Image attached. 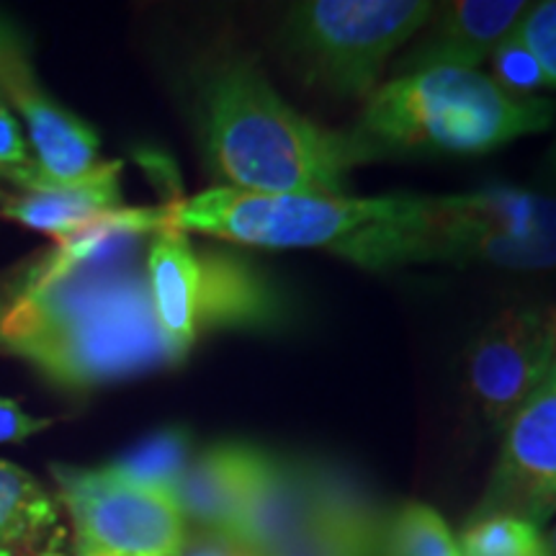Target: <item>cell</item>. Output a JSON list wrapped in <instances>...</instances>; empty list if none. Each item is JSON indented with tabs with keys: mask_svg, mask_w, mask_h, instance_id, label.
<instances>
[{
	"mask_svg": "<svg viewBox=\"0 0 556 556\" xmlns=\"http://www.w3.org/2000/svg\"><path fill=\"white\" fill-rule=\"evenodd\" d=\"M163 227L168 206H122L21 270L0 294V353L70 389L178 364L148 276Z\"/></svg>",
	"mask_w": 556,
	"mask_h": 556,
	"instance_id": "1",
	"label": "cell"
},
{
	"mask_svg": "<svg viewBox=\"0 0 556 556\" xmlns=\"http://www.w3.org/2000/svg\"><path fill=\"white\" fill-rule=\"evenodd\" d=\"M199 119L206 157L232 189L345 197L348 173L374 160L356 135L319 127L289 106L250 60L208 70Z\"/></svg>",
	"mask_w": 556,
	"mask_h": 556,
	"instance_id": "2",
	"label": "cell"
},
{
	"mask_svg": "<svg viewBox=\"0 0 556 556\" xmlns=\"http://www.w3.org/2000/svg\"><path fill=\"white\" fill-rule=\"evenodd\" d=\"M332 253L371 270L407 263L556 268V197L516 186L458 197H392L384 217Z\"/></svg>",
	"mask_w": 556,
	"mask_h": 556,
	"instance_id": "3",
	"label": "cell"
},
{
	"mask_svg": "<svg viewBox=\"0 0 556 556\" xmlns=\"http://www.w3.org/2000/svg\"><path fill=\"white\" fill-rule=\"evenodd\" d=\"M548 99H516L479 70L426 67L368 96L353 135L374 157L389 152L475 157L554 124Z\"/></svg>",
	"mask_w": 556,
	"mask_h": 556,
	"instance_id": "4",
	"label": "cell"
},
{
	"mask_svg": "<svg viewBox=\"0 0 556 556\" xmlns=\"http://www.w3.org/2000/svg\"><path fill=\"white\" fill-rule=\"evenodd\" d=\"M428 0H307L289 11L281 45L309 86L338 99L377 90L387 60L426 29Z\"/></svg>",
	"mask_w": 556,
	"mask_h": 556,
	"instance_id": "5",
	"label": "cell"
},
{
	"mask_svg": "<svg viewBox=\"0 0 556 556\" xmlns=\"http://www.w3.org/2000/svg\"><path fill=\"white\" fill-rule=\"evenodd\" d=\"M168 227L270 250H336L371 222L384 217L392 199L304 197L214 186L197 197L170 201Z\"/></svg>",
	"mask_w": 556,
	"mask_h": 556,
	"instance_id": "6",
	"label": "cell"
},
{
	"mask_svg": "<svg viewBox=\"0 0 556 556\" xmlns=\"http://www.w3.org/2000/svg\"><path fill=\"white\" fill-rule=\"evenodd\" d=\"M52 477L78 556H176L189 539L173 492L139 484L111 464L99 469L54 464Z\"/></svg>",
	"mask_w": 556,
	"mask_h": 556,
	"instance_id": "7",
	"label": "cell"
},
{
	"mask_svg": "<svg viewBox=\"0 0 556 556\" xmlns=\"http://www.w3.org/2000/svg\"><path fill=\"white\" fill-rule=\"evenodd\" d=\"M0 99H9L29 129L34 160L5 168L3 180L21 191H41L73 184L99 168V137L54 103L39 86L24 47L9 26L0 24Z\"/></svg>",
	"mask_w": 556,
	"mask_h": 556,
	"instance_id": "8",
	"label": "cell"
},
{
	"mask_svg": "<svg viewBox=\"0 0 556 556\" xmlns=\"http://www.w3.org/2000/svg\"><path fill=\"white\" fill-rule=\"evenodd\" d=\"M556 368V307L507 309L471 343L467 384L490 422L505 420Z\"/></svg>",
	"mask_w": 556,
	"mask_h": 556,
	"instance_id": "9",
	"label": "cell"
},
{
	"mask_svg": "<svg viewBox=\"0 0 556 556\" xmlns=\"http://www.w3.org/2000/svg\"><path fill=\"white\" fill-rule=\"evenodd\" d=\"M503 428V448L479 516L510 513L541 526L556 510V368Z\"/></svg>",
	"mask_w": 556,
	"mask_h": 556,
	"instance_id": "10",
	"label": "cell"
},
{
	"mask_svg": "<svg viewBox=\"0 0 556 556\" xmlns=\"http://www.w3.org/2000/svg\"><path fill=\"white\" fill-rule=\"evenodd\" d=\"M268 456L270 451L250 443H217L191 458L173 490L189 531L232 539Z\"/></svg>",
	"mask_w": 556,
	"mask_h": 556,
	"instance_id": "11",
	"label": "cell"
},
{
	"mask_svg": "<svg viewBox=\"0 0 556 556\" xmlns=\"http://www.w3.org/2000/svg\"><path fill=\"white\" fill-rule=\"evenodd\" d=\"M531 5L523 0H456L433 11V26L402 65V75L426 67L479 70L507 37H513Z\"/></svg>",
	"mask_w": 556,
	"mask_h": 556,
	"instance_id": "12",
	"label": "cell"
},
{
	"mask_svg": "<svg viewBox=\"0 0 556 556\" xmlns=\"http://www.w3.org/2000/svg\"><path fill=\"white\" fill-rule=\"evenodd\" d=\"M199 330H274L289 319V304L276 283L253 263L232 253H201Z\"/></svg>",
	"mask_w": 556,
	"mask_h": 556,
	"instance_id": "13",
	"label": "cell"
},
{
	"mask_svg": "<svg viewBox=\"0 0 556 556\" xmlns=\"http://www.w3.org/2000/svg\"><path fill=\"white\" fill-rule=\"evenodd\" d=\"M122 163H99L73 184L41 191H21L0 199V214L18 225L37 229L58 242L75 238L103 214L122 208Z\"/></svg>",
	"mask_w": 556,
	"mask_h": 556,
	"instance_id": "14",
	"label": "cell"
},
{
	"mask_svg": "<svg viewBox=\"0 0 556 556\" xmlns=\"http://www.w3.org/2000/svg\"><path fill=\"white\" fill-rule=\"evenodd\" d=\"M148 276L157 325L178 361L189 356L191 345L201 336V253L191 245L189 235L163 227L152 235L148 248Z\"/></svg>",
	"mask_w": 556,
	"mask_h": 556,
	"instance_id": "15",
	"label": "cell"
},
{
	"mask_svg": "<svg viewBox=\"0 0 556 556\" xmlns=\"http://www.w3.org/2000/svg\"><path fill=\"white\" fill-rule=\"evenodd\" d=\"M315 520L307 462L268 456L266 469L235 526L232 539L263 556Z\"/></svg>",
	"mask_w": 556,
	"mask_h": 556,
	"instance_id": "16",
	"label": "cell"
},
{
	"mask_svg": "<svg viewBox=\"0 0 556 556\" xmlns=\"http://www.w3.org/2000/svg\"><path fill=\"white\" fill-rule=\"evenodd\" d=\"M54 523L58 507L39 479L0 458V554L34 546Z\"/></svg>",
	"mask_w": 556,
	"mask_h": 556,
	"instance_id": "17",
	"label": "cell"
},
{
	"mask_svg": "<svg viewBox=\"0 0 556 556\" xmlns=\"http://www.w3.org/2000/svg\"><path fill=\"white\" fill-rule=\"evenodd\" d=\"M381 556H462V546L441 513L407 503L387 518Z\"/></svg>",
	"mask_w": 556,
	"mask_h": 556,
	"instance_id": "18",
	"label": "cell"
},
{
	"mask_svg": "<svg viewBox=\"0 0 556 556\" xmlns=\"http://www.w3.org/2000/svg\"><path fill=\"white\" fill-rule=\"evenodd\" d=\"M191 464V438L186 430L168 428L150 435L148 441L131 448L127 456L114 462L119 475L135 479L139 484L157 486V490H176L178 479L184 477L186 467Z\"/></svg>",
	"mask_w": 556,
	"mask_h": 556,
	"instance_id": "19",
	"label": "cell"
},
{
	"mask_svg": "<svg viewBox=\"0 0 556 556\" xmlns=\"http://www.w3.org/2000/svg\"><path fill=\"white\" fill-rule=\"evenodd\" d=\"M462 556H546L544 531L510 513L477 516L458 539Z\"/></svg>",
	"mask_w": 556,
	"mask_h": 556,
	"instance_id": "20",
	"label": "cell"
},
{
	"mask_svg": "<svg viewBox=\"0 0 556 556\" xmlns=\"http://www.w3.org/2000/svg\"><path fill=\"white\" fill-rule=\"evenodd\" d=\"M490 65V78L516 99H541L539 90L548 88L544 67H541L536 54L528 50L526 41L518 37V29L492 52Z\"/></svg>",
	"mask_w": 556,
	"mask_h": 556,
	"instance_id": "21",
	"label": "cell"
},
{
	"mask_svg": "<svg viewBox=\"0 0 556 556\" xmlns=\"http://www.w3.org/2000/svg\"><path fill=\"white\" fill-rule=\"evenodd\" d=\"M518 37L536 54L546 73L548 88H556V0L531 5L526 18L520 21Z\"/></svg>",
	"mask_w": 556,
	"mask_h": 556,
	"instance_id": "22",
	"label": "cell"
},
{
	"mask_svg": "<svg viewBox=\"0 0 556 556\" xmlns=\"http://www.w3.org/2000/svg\"><path fill=\"white\" fill-rule=\"evenodd\" d=\"M263 556H371L364 548H358L351 541L332 533L330 528L309 523L307 528L294 533V536L283 541L266 552Z\"/></svg>",
	"mask_w": 556,
	"mask_h": 556,
	"instance_id": "23",
	"label": "cell"
},
{
	"mask_svg": "<svg viewBox=\"0 0 556 556\" xmlns=\"http://www.w3.org/2000/svg\"><path fill=\"white\" fill-rule=\"evenodd\" d=\"M47 426H50V420L29 415L13 400L0 397V446H3V443L26 441V438L41 433Z\"/></svg>",
	"mask_w": 556,
	"mask_h": 556,
	"instance_id": "24",
	"label": "cell"
},
{
	"mask_svg": "<svg viewBox=\"0 0 556 556\" xmlns=\"http://www.w3.org/2000/svg\"><path fill=\"white\" fill-rule=\"evenodd\" d=\"M176 556H258L242 546L240 541L222 536V533H206V531H189V539L180 546Z\"/></svg>",
	"mask_w": 556,
	"mask_h": 556,
	"instance_id": "25",
	"label": "cell"
},
{
	"mask_svg": "<svg viewBox=\"0 0 556 556\" xmlns=\"http://www.w3.org/2000/svg\"><path fill=\"white\" fill-rule=\"evenodd\" d=\"M26 163H29V144L9 106L0 103V168H18Z\"/></svg>",
	"mask_w": 556,
	"mask_h": 556,
	"instance_id": "26",
	"label": "cell"
},
{
	"mask_svg": "<svg viewBox=\"0 0 556 556\" xmlns=\"http://www.w3.org/2000/svg\"><path fill=\"white\" fill-rule=\"evenodd\" d=\"M544 544H546V556H556V523L552 526V531L544 533Z\"/></svg>",
	"mask_w": 556,
	"mask_h": 556,
	"instance_id": "27",
	"label": "cell"
},
{
	"mask_svg": "<svg viewBox=\"0 0 556 556\" xmlns=\"http://www.w3.org/2000/svg\"><path fill=\"white\" fill-rule=\"evenodd\" d=\"M548 165H552V170L556 173V144L552 148V152H548Z\"/></svg>",
	"mask_w": 556,
	"mask_h": 556,
	"instance_id": "28",
	"label": "cell"
},
{
	"mask_svg": "<svg viewBox=\"0 0 556 556\" xmlns=\"http://www.w3.org/2000/svg\"><path fill=\"white\" fill-rule=\"evenodd\" d=\"M3 173H5V168H0V180H3ZM3 197H5V193L0 191V199H3Z\"/></svg>",
	"mask_w": 556,
	"mask_h": 556,
	"instance_id": "29",
	"label": "cell"
},
{
	"mask_svg": "<svg viewBox=\"0 0 556 556\" xmlns=\"http://www.w3.org/2000/svg\"><path fill=\"white\" fill-rule=\"evenodd\" d=\"M0 103H3V99H0Z\"/></svg>",
	"mask_w": 556,
	"mask_h": 556,
	"instance_id": "30",
	"label": "cell"
}]
</instances>
